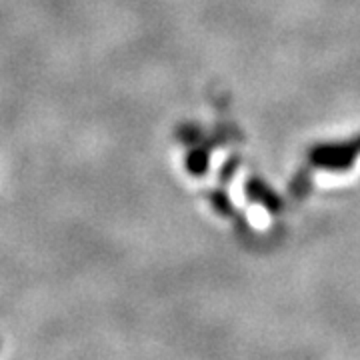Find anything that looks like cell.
<instances>
[{
    "label": "cell",
    "instance_id": "5",
    "mask_svg": "<svg viewBox=\"0 0 360 360\" xmlns=\"http://www.w3.org/2000/svg\"><path fill=\"white\" fill-rule=\"evenodd\" d=\"M236 165H238V160H236V158H232L231 162H229L226 167L222 168V172H220V176H222V179H231L232 172L236 170Z\"/></svg>",
    "mask_w": 360,
    "mask_h": 360
},
{
    "label": "cell",
    "instance_id": "4",
    "mask_svg": "<svg viewBox=\"0 0 360 360\" xmlns=\"http://www.w3.org/2000/svg\"><path fill=\"white\" fill-rule=\"evenodd\" d=\"M210 205H212V208H214L219 214H222V217H231L232 210H234V208H232L231 198L222 193V191H214V193L210 194Z\"/></svg>",
    "mask_w": 360,
    "mask_h": 360
},
{
    "label": "cell",
    "instance_id": "3",
    "mask_svg": "<svg viewBox=\"0 0 360 360\" xmlns=\"http://www.w3.org/2000/svg\"><path fill=\"white\" fill-rule=\"evenodd\" d=\"M208 165H210V156L206 148H193L188 156H186V170L193 174V176H205L208 172Z\"/></svg>",
    "mask_w": 360,
    "mask_h": 360
},
{
    "label": "cell",
    "instance_id": "1",
    "mask_svg": "<svg viewBox=\"0 0 360 360\" xmlns=\"http://www.w3.org/2000/svg\"><path fill=\"white\" fill-rule=\"evenodd\" d=\"M360 156V136L347 142H326L310 148L309 160L312 167L330 170V172H345L354 165Z\"/></svg>",
    "mask_w": 360,
    "mask_h": 360
},
{
    "label": "cell",
    "instance_id": "2",
    "mask_svg": "<svg viewBox=\"0 0 360 360\" xmlns=\"http://www.w3.org/2000/svg\"><path fill=\"white\" fill-rule=\"evenodd\" d=\"M245 193L248 200L257 202V205L264 206L269 212H278L283 208V198L270 188L269 184L262 179H248L246 180Z\"/></svg>",
    "mask_w": 360,
    "mask_h": 360
}]
</instances>
